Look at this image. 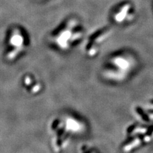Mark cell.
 <instances>
[{
	"instance_id": "cell-1",
	"label": "cell",
	"mask_w": 153,
	"mask_h": 153,
	"mask_svg": "<svg viewBox=\"0 0 153 153\" xmlns=\"http://www.w3.org/2000/svg\"><path fill=\"white\" fill-rule=\"evenodd\" d=\"M86 121L75 114L64 113L53 117L48 125L50 144L54 152H62L72 141L83 137L87 132Z\"/></svg>"
},
{
	"instance_id": "cell-2",
	"label": "cell",
	"mask_w": 153,
	"mask_h": 153,
	"mask_svg": "<svg viewBox=\"0 0 153 153\" xmlns=\"http://www.w3.org/2000/svg\"><path fill=\"white\" fill-rule=\"evenodd\" d=\"M84 30L75 19H71L62 27L52 32L48 40L51 45L60 52L71 51L84 38Z\"/></svg>"
},
{
	"instance_id": "cell-3",
	"label": "cell",
	"mask_w": 153,
	"mask_h": 153,
	"mask_svg": "<svg viewBox=\"0 0 153 153\" xmlns=\"http://www.w3.org/2000/svg\"><path fill=\"white\" fill-rule=\"evenodd\" d=\"M30 46V38L19 28L10 29L5 37L3 56L8 62H14L26 54Z\"/></svg>"
},
{
	"instance_id": "cell-4",
	"label": "cell",
	"mask_w": 153,
	"mask_h": 153,
	"mask_svg": "<svg viewBox=\"0 0 153 153\" xmlns=\"http://www.w3.org/2000/svg\"><path fill=\"white\" fill-rule=\"evenodd\" d=\"M111 29L105 28L94 33L87 38L84 45V52L88 58H94L98 55L100 45L109 37Z\"/></svg>"
},
{
	"instance_id": "cell-5",
	"label": "cell",
	"mask_w": 153,
	"mask_h": 153,
	"mask_svg": "<svg viewBox=\"0 0 153 153\" xmlns=\"http://www.w3.org/2000/svg\"><path fill=\"white\" fill-rule=\"evenodd\" d=\"M104 66L128 73L133 66V60L126 54H117L110 57Z\"/></svg>"
},
{
	"instance_id": "cell-6",
	"label": "cell",
	"mask_w": 153,
	"mask_h": 153,
	"mask_svg": "<svg viewBox=\"0 0 153 153\" xmlns=\"http://www.w3.org/2000/svg\"><path fill=\"white\" fill-rule=\"evenodd\" d=\"M20 84L25 92L31 96L39 95L43 89L42 82L33 73H26L23 76Z\"/></svg>"
},
{
	"instance_id": "cell-7",
	"label": "cell",
	"mask_w": 153,
	"mask_h": 153,
	"mask_svg": "<svg viewBox=\"0 0 153 153\" xmlns=\"http://www.w3.org/2000/svg\"><path fill=\"white\" fill-rule=\"evenodd\" d=\"M142 143L143 142L141 137H135L127 141L123 146L122 149L124 152H130L133 149L139 148Z\"/></svg>"
},
{
	"instance_id": "cell-8",
	"label": "cell",
	"mask_w": 153,
	"mask_h": 153,
	"mask_svg": "<svg viewBox=\"0 0 153 153\" xmlns=\"http://www.w3.org/2000/svg\"><path fill=\"white\" fill-rule=\"evenodd\" d=\"M128 10L129 7L128 5H125L124 7L121 8L119 12L116 13L114 16L115 21L117 23H121L124 21L128 14Z\"/></svg>"
},
{
	"instance_id": "cell-9",
	"label": "cell",
	"mask_w": 153,
	"mask_h": 153,
	"mask_svg": "<svg viewBox=\"0 0 153 153\" xmlns=\"http://www.w3.org/2000/svg\"><path fill=\"white\" fill-rule=\"evenodd\" d=\"M135 112L140 117V118L144 121V122H149L150 120V117L148 115V113H146L143 108H141L140 107H137L136 108H135Z\"/></svg>"
},
{
	"instance_id": "cell-10",
	"label": "cell",
	"mask_w": 153,
	"mask_h": 153,
	"mask_svg": "<svg viewBox=\"0 0 153 153\" xmlns=\"http://www.w3.org/2000/svg\"><path fill=\"white\" fill-rule=\"evenodd\" d=\"M140 137H141V139H142L143 143H149V142H151L152 140L151 135H149L148 133L141 135Z\"/></svg>"
},
{
	"instance_id": "cell-11",
	"label": "cell",
	"mask_w": 153,
	"mask_h": 153,
	"mask_svg": "<svg viewBox=\"0 0 153 153\" xmlns=\"http://www.w3.org/2000/svg\"><path fill=\"white\" fill-rule=\"evenodd\" d=\"M146 107L148 110L153 109V99L151 100H149L148 103H147Z\"/></svg>"
},
{
	"instance_id": "cell-12",
	"label": "cell",
	"mask_w": 153,
	"mask_h": 153,
	"mask_svg": "<svg viewBox=\"0 0 153 153\" xmlns=\"http://www.w3.org/2000/svg\"><path fill=\"white\" fill-rule=\"evenodd\" d=\"M147 133H149V135H151L152 139H153V126H151V127H149L148 129V132Z\"/></svg>"
},
{
	"instance_id": "cell-13",
	"label": "cell",
	"mask_w": 153,
	"mask_h": 153,
	"mask_svg": "<svg viewBox=\"0 0 153 153\" xmlns=\"http://www.w3.org/2000/svg\"><path fill=\"white\" fill-rule=\"evenodd\" d=\"M148 115L150 117V119H153V109L148 110Z\"/></svg>"
}]
</instances>
